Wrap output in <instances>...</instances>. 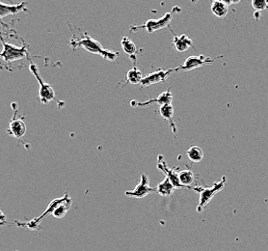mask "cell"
<instances>
[{
    "mask_svg": "<svg viewBox=\"0 0 268 251\" xmlns=\"http://www.w3.org/2000/svg\"><path fill=\"white\" fill-rule=\"evenodd\" d=\"M172 100H173V94L171 93V90L168 89L167 91L161 93V94L158 96V98H155V99H151V100H148L147 102H143L140 103L138 101H131L130 102V106L132 108H142V107H147L149 105H153V104H158L160 107L161 106H164V105H169L172 103Z\"/></svg>",
    "mask_w": 268,
    "mask_h": 251,
    "instance_id": "10",
    "label": "cell"
},
{
    "mask_svg": "<svg viewBox=\"0 0 268 251\" xmlns=\"http://www.w3.org/2000/svg\"><path fill=\"white\" fill-rule=\"evenodd\" d=\"M72 202H73L72 198L67 194V196H66V198L64 199L63 201L60 204H58V206L54 209V211L52 212V216L55 219H62V218H64L67 215L68 211L70 210V208L72 206Z\"/></svg>",
    "mask_w": 268,
    "mask_h": 251,
    "instance_id": "15",
    "label": "cell"
},
{
    "mask_svg": "<svg viewBox=\"0 0 268 251\" xmlns=\"http://www.w3.org/2000/svg\"><path fill=\"white\" fill-rule=\"evenodd\" d=\"M173 45L177 51L184 52L190 47H193L194 43L186 35H180V36L175 35L173 39Z\"/></svg>",
    "mask_w": 268,
    "mask_h": 251,
    "instance_id": "13",
    "label": "cell"
},
{
    "mask_svg": "<svg viewBox=\"0 0 268 251\" xmlns=\"http://www.w3.org/2000/svg\"><path fill=\"white\" fill-rule=\"evenodd\" d=\"M158 168L164 173L166 175V177L170 180V182L173 184L174 187L176 189H183V188H186L184 186H182L179 180V173L176 172V170L171 169L165 159L162 157V155H159L158 156Z\"/></svg>",
    "mask_w": 268,
    "mask_h": 251,
    "instance_id": "11",
    "label": "cell"
},
{
    "mask_svg": "<svg viewBox=\"0 0 268 251\" xmlns=\"http://www.w3.org/2000/svg\"><path fill=\"white\" fill-rule=\"evenodd\" d=\"M217 1H221V2L225 3V4L228 5V6H230L231 4H233V1H232V0H217Z\"/></svg>",
    "mask_w": 268,
    "mask_h": 251,
    "instance_id": "24",
    "label": "cell"
},
{
    "mask_svg": "<svg viewBox=\"0 0 268 251\" xmlns=\"http://www.w3.org/2000/svg\"><path fill=\"white\" fill-rule=\"evenodd\" d=\"M154 192H156V188H151L149 186V178L147 174H141L140 183L136 186V188L133 190H127L125 192V194L127 197L141 199L146 197L147 195H149L150 193H154Z\"/></svg>",
    "mask_w": 268,
    "mask_h": 251,
    "instance_id": "8",
    "label": "cell"
},
{
    "mask_svg": "<svg viewBox=\"0 0 268 251\" xmlns=\"http://www.w3.org/2000/svg\"><path fill=\"white\" fill-rule=\"evenodd\" d=\"M121 45H122V47L126 54L134 59L135 55H136V51H137L135 44L128 37L125 36V37H123V39L121 41Z\"/></svg>",
    "mask_w": 268,
    "mask_h": 251,
    "instance_id": "20",
    "label": "cell"
},
{
    "mask_svg": "<svg viewBox=\"0 0 268 251\" xmlns=\"http://www.w3.org/2000/svg\"><path fill=\"white\" fill-rule=\"evenodd\" d=\"M71 47L73 49L77 48H83L86 51L93 53V54H98L105 60H108L110 62L115 61L118 58V52L117 51H111L108 49H105L101 46L99 42H97L95 39L92 38L90 35L87 33H84L82 37L79 39H72L71 40Z\"/></svg>",
    "mask_w": 268,
    "mask_h": 251,
    "instance_id": "1",
    "label": "cell"
},
{
    "mask_svg": "<svg viewBox=\"0 0 268 251\" xmlns=\"http://www.w3.org/2000/svg\"><path fill=\"white\" fill-rule=\"evenodd\" d=\"M186 155L190 160L193 162H200L204 157V153L202 149L196 145H192L190 147L189 149L186 151Z\"/></svg>",
    "mask_w": 268,
    "mask_h": 251,
    "instance_id": "21",
    "label": "cell"
},
{
    "mask_svg": "<svg viewBox=\"0 0 268 251\" xmlns=\"http://www.w3.org/2000/svg\"><path fill=\"white\" fill-rule=\"evenodd\" d=\"M29 59V70L32 73V75L36 78L39 82V98H40V102L44 105H47L48 103H50L53 100H56V96H55V91L53 89V87L48 84L47 82L44 81V79H42V77L40 76L39 73V69L37 67V65L35 63L32 62Z\"/></svg>",
    "mask_w": 268,
    "mask_h": 251,
    "instance_id": "5",
    "label": "cell"
},
{
    "mask_svg": "<svg viewBox=\"0 0 268 251\" xmlns=\"http://www.w3.org/2000/svg\"><path fill=\"white\" fill-rule=\"evenodd\" d=\"M159 113H160V115L162 116V118L164 120L169 122V125L171 126V129H172L174 133H177L178 128H177V126L175 124L173 120L174 108L172 107V105L169 104V105L161 106L160 109H159Z\"/></svg>",
    "mask_w": 268,
    "mask_h": 251,
    "instance_id": "14",
    "label": "cell"
},
{
    "mask_svg": "<svg viewBox=\"0 0 268 251\" xmlns=\"http://www.w3.org/2000/svg\"><path fill=\"white\" fill-rule=\"evenodd\" d=\"M211 12L214 16H217L219 18H223L227 16V14L229 12V6L221 1L213 0V2L211 4Z\"/></svg>",
    "mask_w": 268,
    "mask_h": 251,
    "instance_id": "17",
    "label": "cell"
},
{
    "mask_svg": "<svg viewBox=\"0 0 268 251\" xmlns=\"http://www.w3.org/2000/svg\"><path fill=\"white\" fill-rule=\"evenodd\" d=\"M179 180L182 186L186 188H192L190 186L195 182V175L191 170H181L179 172Z\"/></svg>",
    "mask_w": 268,
    "mask_h": 251,
    "instance_id": "19",
    "label": "cell"
},
{
    "mask_svg": "<svg viewBox=\"0 0 268 251\" xmlns=\"http://www.w3.org/2000/svg\"><path fill=\"white\" fill-rule=\"evenodd\" d=\"M27 7V2L23 1L18 4H6L0 1V24L3 25L1 18L5 16H11V15H16L20 12L26 11Z\"/></svg>",
    "mask_w": 268,
    "mask_h": 251,
    "instance_id": "12",
    "label": "cell"
},
{
    "mask_svg": "<svg viewBox=\"0 0 268 251\" xmlns=\"http://www.w3.org/2000/svg\"><path fill=\"white\" fill-rule=\"evenodd\" d=\"M233 1V4H237V3H239L241 0H232Z\"/></svg>",
    "mask_w": 268,
    "mask_h": 251,
    "instance_id": "25",
    "label": "cell"
},
{
    "mask_svg": "<svg viewBox=\"0 0 268 251\" xmlns=\"http://www.w3.org/2000/svg\"><path fill=\"white\" fill-rule=\"evenodd\" d=\"M12 107H14V117L10 122L9 126V129H8V133L14 137H16V139H21L22 136L25 134L26 132V126L22 119L18 118L16 116V110L17 108H15V103L12 104Z\"/></svg>",
    "mask_w": 268,
    "mask_h": 251,
    "instance_id": "9",
    "label": "cell"
},
{
    "mask_svg": "<svg viewBox=\"0 0 268 251\" xmlns=\"http://www.w3.org/2000/svg\"><path fill=\"white\" fill-rule=\"evenodd\" d=\"M175 189L176 188L174 187L173 184L166 177L160 184H158V187L156 188V192L160 196L167 197V196H170L173 194Z\"/></svg>",
    "mask_w": 268,
    "mask_h": 251,
    "instance_id": "16",
    "label": "cell"
},
{
    "mask_svg": "<svg viewBox=\"0 0 268 251\" xmlns=\"http://www.w3.org/2000/svg\"><path fill=\"white\" fill-rule=\"evenodd\" d=\"M0 43L2 44L3 50L0 52V58L2 65L10 64L23 59L24 57H28V48L26 45H23L22 47H16L15 45L6 42L3 40V38L0 36Z\"/></svg>",
    "mask_w": 268,
    "mask_h": 251,
    "instance_id": "2",
    "label": "cell"
},
{
    "mask_svg": "<svg viewBox=\"0 0 268 251\" xmlns=\"http://www.w3.org/2000/svg\"><path fill=\"white\" fill-rule=\"evenodd\" d=\"M227 185V177L223 176L220 181L215 182L210 188H193L194 190H197L200 193V200L197 206V212L202 213L205 210V207L212 200V198L216 195Z\"/></svg>",
    "mask_w": 268,
    "mask_h": 251,
    "instance_id": "4",
    "label": "cell"
},
{
    "mask_svg": "<svg viewBox=\"0 0 268 251\" xmlns=\"http://www.w3.org/2000/svg\"><path fill=\"white\" fill-rule=\"evenodd\" d=\"M180 12L179 7H174L171 12L166 13L164 16L159 19H149L142 25H132L129 27L130 32L139 31L140 29H145L148 33H154V32L160 30L162 28L168 27L169 23L173 19V16L176 13Z\"/></svg>",
    "mask_w": 268,
    "mask_h": 251,
    "instance_id": "3",
    "label": "cell"
},
{
    "mask_svg": "<svg viewBox=\"0 0 268 251\" xmlns=\"http://www.w3.org/2000/svg\"><path fill=\"white\" fill-rule=\"evenodd\" d=\"M222 56H217L215 58L207 57L205 55H198V56H190L188 58L185 59L182 66H179L177 68V72L179 71H183V72H188L192 71L194 69L200 68L202 66H205L206 64H211L214 62L215 60L219 59Z\"/></svg>",
    "mask_w": 268,
    "mask_h": 251,
    "instance_id": "6",
    "label": "cell"
},
{
    "mask_svg": "<svg viewBox=\"0 0 268 251\" xmlns=\"http://www.w3.org/2000/svg\"><path fill=\"white\" fill-rule=\"evenodd\" d=\"M251 3L257 12L268 10V0H252Z\"/></svg>",
    "mask_w": 268,
    "mask_h": 251,
    "instance_id": "22",
    "label": "cell"
},
{
    "mask_svg": "<svg viewBox=\"0 0 268 251\" xmlns=\"http://www.w3.org/2000/svg\"><path fill=\"white\" fill-rule=\"evenodd\" d=\"M142 79V73L138 70L137 67H133L126 74V82L132 85H137V84H140Z\"/></svg>",
    "mask_w": 268,
    "mask_h": 251,
    "instance_id": "18",
    "label": "cell"
},
{
    "mask_svg": "<svg viewBox=\"0 0 268 251\" xmlns=\"http://www.w3.org/2000/svg\"><path fill=\"white\" fill-rule=\"evenodd\" d=\"M7 224V217L6 215L0 210V225Z\"/></svg>",
    "mask_w": 268,
    "mask_h": 251,
    "instance_id": "23",
    "label": "cell"
},
{
    "mask_svg": "<svg viewBox=\"0 0 268 251\" xmlns=\"http://www.w3.org/2000/svg\"><path fill=\"white\" fill-rule=\"evenodd\" d=\"M175 72H177V68L176 69H169V70L160 69L158 71H156V72L146 76L145 78H143L141 82H140V86L141 87H148V86H151L154 84L165 82L167 79Z\"/></svg>",
    "mask_w": 268,
    "mask_h": 251,
    "instance_id": "7",
    "label": "cell"
}]
</instances>
